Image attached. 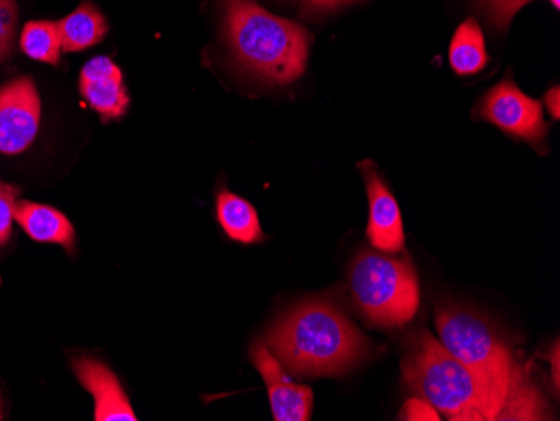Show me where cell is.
Segmentation results:
<instances>
[{"mask_svg": "<svg viewBox=\"0 0 560 421\" xmlns=\"http://www.w3.org/2000/svg\"><path fill=\"white\" fill-rule=\"evenodd\" d=\"M80 91L88 105L105 121L121 118L130 106L121 69L106 56L91 59L81 69Z\"/></svg>", "mask_w": 560, "mask_h": 421, "instance_id": "cell-10", "label": "cell"}, {"mask_svg": "<svg viewBox=\"0 0 560 421\" xmlns=\"http://www.w3.org/2000/svg\"><path fill=\"white\" fill-rule=\"evenodd\" d=\"M19 194H21V188L0 184V247H4L11 238L12 220H14Z\"/></svg>", "mask_w": 560, "mask_h": 421, "instance_id": "cell-19", "label": "cell"}, {"mask_svg": "<svg viewBox=\"0 0 560 421\" xmlns=\"http://www.w3.org/2000/svg\"><path fill=\"white\" fill-rule=\"evenodd\" d=\"M14 219L34 241L62 245L69 253L74 247V227L65 213L52 207L18 200Z\"/></svg>", "mask_w": 560, "mask_h": 421, "instance_id": "cell-12", "label": "cell"}, {"mask_svg": "<svg viewBox=\"0 0 560 421\" xmlns=\"http://www.w3.org/2000/svg\"><path fill=\"white\" fill-rule=\"evenodd\" d=\"M401 371L406 388L448 420H530L511 396L452 356L424 329L406 341Z\"/></svg>", "mask_w": 560, "mask_h": 421, "instance_id": "cell-1", "label": "cell"}, {"mask_svg": "<svg viewBox=\"0 0 560 421\" xmlns=\"http://www.w3.org/2000/svg\"><path fill=\"white\" fill-rule=\"evenodd\" d=\"M267 346L288 373L335 376L360 363L368 353L366 336L335 304H299L267 331Z\"/></svg>", "mask_w": 560, "mask_h": 421, "instance_id": "cell-2", "label": "cell"}, {"mask_svg": "<svg viewBox=\"0 0 560 421\" xmlns=\"http://www.w3.org/2000/svg\"><path fill=\"white\" fill-rule=\"evenodd\" d=\"M351 2H355V0H302V5H304V11L324 12L342 4H351Z\"/></svg>", "mask_w": 560, "mask_h": 421, "instance_id": "cell-21", "label": "cell"}, {"mask_svg": "<svg viewBox=\"0 0 560 421\" xmlns=\"http://www.w3.org/2000/svg\"><path fill=\"white\" fill-rule=\"evenodd\" d=\"M480 115L506 135L534 147L542 143L549 131L544 121L542 103L522 93L509 78L500 81L481 100Z\"/></svg>", "mask_w": 560, "mask_h": 421, "instance_id": "cell-6", "label": "cell"}, {"mask_svg": "<svg viewBox=\"0 0 560 421\" xmlns=\"http://www.w3.org/2000/svg\"><path fill=\"white\" fill-rule=\"evenodd\" d=\"M534 0H477L478 8L489 19L490 24L503 31L511 26L521 9Z\"/></svg>", "mask_w": 560, "mask_h": 421, "instance_id": "cell-17", "label": "cell"}, {"mask_svg": "<svg viewBox=\"0 0 560 421\" xmlns=\"http://www.w3.org/2000/svg\"><path fill=\"white\" fill-rule=\"evenodd\" d=\"M250 358L266 382L273 420H311L314 404L313 389L292 382L288 370L273 356L262 338H256L252 342Z\"/></svg>", "mask_w": 560, "mask_h": 421, "instance_id": "cell-8", "label": "cell"}, {"mask_svg": "<svg viewBox=\"0 0 560 421\" xmlns=\"http://www.w3.org/2000/svg\"><path fill=\"white\" fill-rule=\"evenodd\" d=\"M21 49L34 61L59 65L61 61L62 43L58 22L31 21L25 24L21 34Z\"/></svg>", "mask_w": 560, "mask_h": 421, "instance_id": "cell-16", "label": "cell"}, {"mask_svg": "<svg viewBox=\"0 0 560 421\" xmlns=\"http://www.w3.org/2000/svg\"><path fill=\"white\" fill-rule=\"evenodd\" d=\"M0 420H2V411H0Z\"/></svg>", "mask_w": 560, "mask_h": 421, "instance_id": "cell-25", "label": "cell"}, {"mask_svg": "<svg viewBox=\"0 0 560 421\" xmlns=\"http://www.w3.org/2000/svg\"><path fill=\"white\" fill-rule=\"evenodd\" d=\"M223 27L235 61L260 80L294 83L304 74L311 34L254 0H223Z\"/></svg>", "mask_w": 560, "mask_h": 421, "instance_id": "cell-4", "label": "cell"}, {"mask_svg": "<svg viewBox=\"0 0 560 421\" xmlns=\"http://www.w3.org/2000/svg\"><path fill=\"white\" fill-rule=\"evenodd\" d=\"M62 51L80 52L96 46L108 34V22L96 5L83 2L58 22Z\"/></svg>", "mask_w": 560, "mask_h": 421, "instance_id": "cell-13", "label": "cell"}, {"mask_svg": "<svg viewBox=\"0 0 560 421\" xmlns=\"http://www.w3.org/2000/svg\"><path fill=\"white\" fill-rule=\"evenodd\" d=\"M348 276L352 301L371 326L399 328L418 313L420 285L410 260L363 250Z\"/></svg>", "mask_w": 560, "mask_h": 421, "instance_id": "cell-5", "label": "cell"}, {"mask_svg": "<svg viewBox=\"0 0 560 421\" xmlns=\"http://www.w3.org/2000/svg\"><path fill=\"white\" fill-rule=\"evenodd\" d=\"M217 219L232 241L241 244L264 241L257 210L232 191L222 190L217 195Z\"/></svg>", "mask_w": 560, "mask_h": 421, "instance_id": "cell-14", "label": "cell"}, {"mask_svg": "<svg viewBox=\"0 0 560 421\" xmlns=\"http://www.w3.org/2000/svg\"><path fill=\"white\" fill-rule=\"evenodd\" d=\"M450 65L453 71L460 77L477 74L489 62L486 37L481 33L480 24L475 19H467L458 26L450 44Z\"/></svg>", "mask_w": 560, "mask_h": 421, "instance_id": "cell-15", "label": "cell"}, {"mask_svg": "<svg viewBox=\"0 0 560 421\" xmlns=\"http://www.w3.org/2000/svg\"><path fill=\"white\" fill-rule=\"evenodd\" d=\"M552 2L553 8L559 9L560 8V0H550Z\"/></svg>", "mask_w": 560, "mask_h": 421, "instance_id": "cell-24", "label": "cell"}, {"mask_svg": "<svg viewBox=\"0 0 560 421\" xmlns=\"http://www.w3.org/2000/svg\"><path fill=\"white\" fill-rule=\"evenodd\" d=\"M40 96L31 78H19L0 87V153L18 155L36 140Z\"/></svg>", "mask_w": 560, "mask_h": 421, "instance_id": "cell-7", "label": "cell"}, {"mask_svg": "<svg viewBox=\"0 0 560 421\" xmlns=\"http://www.w3.org/2000/svg\"><path fill=\"white\" fill-rule=\"evenodd\" d=\"M75 378L93 395L94 420L96 421H137L128 396L122 391L118 378L109 367L90 358L72 361Z\"/></svg>", "mask_w": 560, "mask_h": 421, "instance_id": "cell-11", "label": "cell"}, {"mask_svg": "<svg viewBox=\"0 0 560 421\" xmlns=\"http://www.w3.org/2000/svg\"><path fill=\"white\" fill-rule=\"evenodd\" d=\"M360 168L366 182L368 200H370L368 238L381 253H401L405 249V231H402L398 202L389 191L388 185L380 177L373 163H361Z\"/></svg>", "mask_w": 560, "mask_h": 421, "instance_id": "cell-9", "label": "cell"}, {"mask_svg": "<svg viewBox=\"0 0 560 421\" xmlns=\"http://www.w3.org/2000/svg\"><path fill=\"white\" fill-rule=\"evenodd\" d=\"M559 341H556V346H553L552 351V371H553V385H556V389H559Z\"/></svg>", "mask_w": 560, "mask_h": 421, "instance_id": "cell-23", "label": "cell"}, {"mask_svg": "<svg viewBox=\"0 0 560 421\" xmlns=\"http://www.w3.org/2000/svg\"><path fill=\"white\" fill-rule=\"evenodd\" d=\"M19 9L15 0H0V62L11 55L18 34Z\"/></svg>", "mask_w": 560, "mask_h": 421, "instance_id": "cell-18", "label": "cell"}, {"mask_svg": "<svg viewBox=\"0 0 560 421\" xmlns=\"http://www.w3.org/2000/svg\"><path fill=\"white\" fill-rule=\"evenodd\" d=\"M560 91L559 86L552 87V90L547 91L546 94V105L547 109H549L550 115H552L553 119H559L560 116Z\"/></svg>", "mask_w": 560, "mask_h": 421, "instance_id": "cell-22", "label": "cell"}, {"mask_svg": "<svg viewBox=\"0 0 560 421\" xmlns=\"http://www.w3.org/2000/svg\"><path fill=\"white\" fill-rule=\"evenodd\" d=\"M402 420H431L439 421L442 418V414L435 410V408L431 407L428 401L421 400V398H413V400L408 401L402 408L401 411Z\"/></svg>", "mask_w": 560, "mask_h": 421, "instance_id": "cell-20", "label": "cell"}, {"mask_svg": "<svg viewBox=\"0 0 560 421\" xmlns=\"http://www.w3.org/2000/svg\"><path fill=\"white\" fill-rule=\"evenodd\" d=\"M435 326L440 342L452 356L499 386L530 420H549V408L527 367L518 363L511 342L486 317L468 307L443 306L436 311Z\"/></svg>", "mask_w": 560, "mask_h": 421, "instance_id": "cell-3", "label": "cell"}]
</instances>
